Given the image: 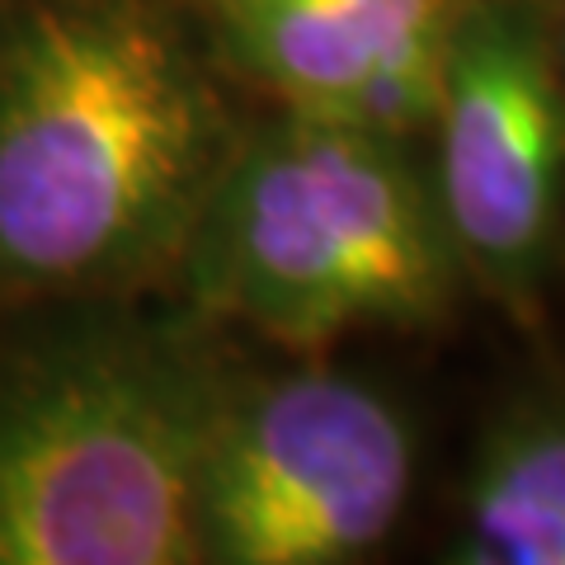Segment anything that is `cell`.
Instances as JSON below:
<instances>
[{"label":"cell","mask_w":565,"mask_h":565,"mask_svg":"<svg viewBox=\"0 0 565 565\" xmlns=\"http://www.w3.org/2000/svg\"><path fill=\"white\" fill-rule=\"evenodd\" d=\"M415 424L382 386L307 363L236 373L203 457V565H349L405 519Z\"/></svg>","instance_id":"4"},{"label":"cell","mask_w":565,"mask_h":565,"mask_svg":"<svg viewBox=\"0 0 565 565\" xmlns=\"http://www.w3.org/2000/svg\"><path fill=\"white\" fill-rule=\"evenodd\" d=\"M424 147L467 288L537 326L565 255V81L552 0H471Z\"/></svg>","instance_id":"5"},{"label":"cell","mask_w":565,"mask_h":565,"mask_svg":"<svg viewBox=\"0 0 565 565\" xmlns=\"http://www.w3.org/2000/svg\"><path fill=\"white\" fill-rule=\"evenodd\" d=\"M170 282L207 326L297 359L363 330H434L467 292L419 141L307 109L241 132Z\"/></svg>","instance_id":"2"},{"label":"cell","mask_w":565,"mask_h":565,"mask_svg":"<svg viewBox=\"0 0 565 565\" xmlns=\"http://www.w3.org/2000/svg\"><path fill=\"white\" fill-rule=\"evenodd\" d=\"M212 57L274 109L334 114L382 71L429 66L471 0H189Z\"/></svg>","instance_id":"6"},{"label":"cell","mask_w":565,"mask_h":565,"mask_svg":"<svg viewBox=\"0 0 565 565\" xmlns=\"http://www.w3.org/2000/svg\"><path fill=\"white\" fill-rule=\"evenodd\" d=\"M174 0H0V302L170 282L245 122Z\"/></svg>","instance_id":"1"},{"label":"cell","mask_w":565,"mask_h":565,"mask_svg":"<svg viewBox=\"0 0 565 565\" xmlns=\"http://www.w3.org/2000/svg\"><path fill=\"white\" fill-rule=\"evenodd\" d=\"M552 29H556V62H561V81H565V0H552Z\"/></svg>","instance_id":"8"},{"label":"cell","mask_w":565,"mask_h":565,"mask_svg":"<svg viewBox=\"0 0 565 565\" xmlns=\"http://www.w3.org/2000/svg\"><path fill=\"white\" fill-rule=\"evenodd\" d=\"M452 561L565 565V382H533L486 419L457 494Z\"/></svg>","instance_id":"7"},{"label":"cell","mask_w":565,"mask_h":565,"mask_svg":"<svg viewBox=\"0 0 565 565\" xmlns=\"http://www.w3.org/2000/svg\"><path fill=\"white\" fill-rule=\"evenodd\" d=\"M109 307L0 363V565H203V457L236 367L203 316Z\"/></svg>","instance_id":"3"}]
</instances>
